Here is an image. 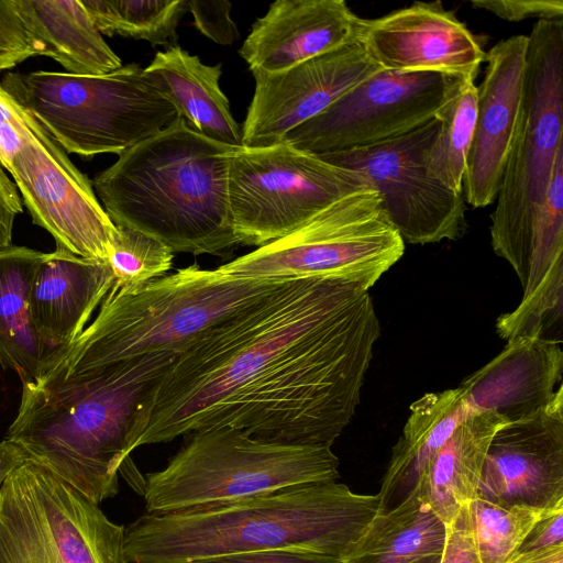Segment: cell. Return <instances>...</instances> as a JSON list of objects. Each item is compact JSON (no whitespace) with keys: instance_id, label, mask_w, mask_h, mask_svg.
I'll return each instance as SVG.
<instances>
[{"instance_id":"obj_1","label":"cell","mask_w":563,"mask_h":563,"mask_svg":"<svg viewBox=\"0 0 563 563\" xmlns=\"http://www.w3.org/2000/svg\"><path fill=\"white\" fill-rule=\"evenodd\" d=\"M379 333L367 289L285 279L175 358L141 404L128 453L221 427L331 448L360 404Z\"/></svg>"},{"instance_id":"obj_2","label":"cell","mask_w":563,"mask_h":563,"mask_svg":"<svg viewBox=\"0 0 563 563\" xmlns=\"http://www.w3.org/2000/svg\"><path fill=\"white\" fill-rule=\"evenodd\" d=\"M178 355L103 362L73 341L22 383L5 439L96 504L113 497L140 406Z\"/></svg>"},{"instance_id":"obj_3","label":"cell","mask_w":563,"mask_h":563,"mask_svg":"<svg viewBox=\"0 0 563 563\" xmlns=\"http://www.w3.org/2000/svg\"><path fill=\"white\" fill-rule=\"evenodd\" d=\"M380 497L336 482L228 506L135 519L124 530L129 563H187L241 552L299 548L343 559L380 511Z\"/></svg>"},{"instance_id":"obj_4","label":"cell","mask_w":563,"mask_h":563,"mask_svg":"<svg viewBox=\"0 0 563 563\" xmlns=\"http://www.w3.org/2000/svg\"><path fill=\"white\" fill-rule=\"evenodd\" d=\"M179 117L119 155L92 183L115 225L153 236L173 253L223 256L239 245L229 206L233 150Z\"/></svg>"},{"instance_id":"obj_5","label":"cell","mask_w":563,"mask_h":563,"mask_svg":"<svg viewBox=\"0 0 563 563\" xmlns=\"http://www.w3.org/2000/svg\"><path fill=\"white\" fill-rule=\"evenodd\" d=\"M188 435L165 468L147 474L145 514L219 508L339 478L330 446L267 442L229 427Z\"/></svg>"},{"instance_id":"obj_6","label":"cell","mask_w":563,"mask_h":563,"mask_svg":"<svg viewBox=\"0 0 563 563\" xmlns=\"http://www.w3.org/2000/svg\"><path fill=\"white\" fill-rule=\"evenodd\" d=\"M283 280L232 277L195 263L135 289L112 284L97 317L75 341L103 362L180 354Z\"/></svg>"},{"instance_id":"obj_7","label":"cell","mask_w":563,"mask_h":563,"mask_svg":"<svg viewBox=\"0 0 563 563\" xmlns=\"http://www.w3.org/2000/svg\"><path fill=\"white\" fill-rule=\"evenodd\" d=\"M4 90L66 153L118 156L173 124L178 112L137 64L96 76L7 73Z\"/></svg>"},{"instance_id":"obj_8","label":"cell","mask_w":563,"mask_h":563,"mask_svg":"<svg viewBox=\"0 0 563 563\" xmlns=\"http://www.w3.org/2000/svg\"><path fill=\"white\" fill-rule=\"evenodd\" d=\"M527 36L522 108L489 229L494 252L511 265L521 285L534 225L563 151V18L537 21Z\"/></svg>"},{"instance_id":"obj_9","label":"cell","mask_w":563,"mask_h":563,"mask_svg":"<svg viewBox=\"0 0 563 563\" xmlns=\"http://www.w3.org/2000/svg\"><path fill=\"white\" fill-rule=\"evenodd\" d=\"M379 194L360 189L333 202L289 234L217 271L240 278H329L369 290L404 255Z\"/></svg>"},{"instance_id":"obj_10","label":"cell","mask_w":563,"mask_h":563,"mask_svg":"<svg viewBox=\"0 0 563 563\" xmlns=\"http://www.w3.org/2000/svg\"><path fill=\"white\" fill-rule=\"evenodd\" d=\"M124 530L30 457L0 487V563H129Z\"/></svg>"},{"instance_id":"obj_11","label":"cell","mask_w":563,"mask_h":563,"mask_svg":"<svg viewBox=\"0 0 563 563\" xmlns=\"http://www.w3.org/2000/svg\"><path fill=\"white\" fill-rule=\"evenodd\" d=\"M367 187L357 172L286 141L236 146L229 167V206L238 243L260 247L278 240L339 199Z\"/></svg>"},{"instance_id":"obj_12","label":"cell","mask_w":563,"mask_h":563,"mask_svg":"<svg viewBox=\"0 0 563 563\" xmlns=\"http://www.w3.org/2000/svg\"><path fill=\"white\" fill-rule=\"evenodd\" d=\"M438 129L434 118L374 146L318 156L361 174L379 194L389 222L405 243L456 241L467 230L463 194L430 176L426 166Z\"/></svg>"},{"instance_id":"obj_13","label":"cell","mask_w":563,"mask_h":563,"mask_svg":"<svg viewBox=\"0 0 563 563\" xmlns=\"http://www.w3.org/2000/svg\"><path fill=\"white\" fill-rule=\"evenodd\" d=\"M454 79L437 73L380 69L294 129L284 141L314 155L384 143L434 119Z\"/></svg>"},{"instance_id":"obj_14","label":"cell","mask_w":563,"mask_h":563,"mask_svg":"<svg viewBox=\"0 0 563 563\" xmlns=\"http://www.w3.org/2000/svg\"><path fill=\"white\" fill-rule=\"evenodd\" d=\"M8 172L33 223L51 233L56 249L108 263L117 228L92 183L44 130L26 140Z\"/></svg>"},{"instance_id":"obj_15","label":"cell","mask_w":563,"mask_h":563,"mask_svg":"<svg viewBox=\"0 0 563 563\" xmlns=\"http://www.w3.org/2000/svg\"><path fill=\"white\" fill-rule=\"evenodd\" d=\"M382 68L357 40L277 73L254 71L255 89L242 125V145L283 142Z\"/></svg>"},{"instance_id":"obj_16","label":"cell","mask_w":563,"mask_h":563,"mask_svg":"<svg viewBox=\"0 0 563 563\" xmlns=\"http://www.w3.org/2000/svg\"><path fill=\"white\" fill-rule=\"evenodd\" d=\"M476 497L542 509L563 507L562 384L544 407L496 431Z\"/></svg>"},{"instance_id":"obj_17","label":"cell","mask_w":563,"mask_h":563,"mask_svg":"<svg viewBox=\"0 0 563 563\" xmlns=\"http://www.w3.org/2000/svg\"><path fill=\"white\" fill-rule=\"evenodd\" d=\"M360 41L384 70L476 79L486 52L478 36L441 1L413 2L363 19Z\"/></svg>"},{"instance_id":"obj_18","label":"cell","mask_w":563,"mask_h":563,"mask_svg":"<svg viewBox=\"0 0 563 563\" xmlns=\"http://www.w3.org/2000/svg\"><path fill=\"white\" fill-rule=\"evenodd\" d=\"M527 42V35H512L486 52L462 184L464 200L474 208L494 203L500 187L522 108Z\"/></svg>"},{"instance_id":"obj_19","label":"cell","mask_w":563,"mask_h":563,"mask_svg":"<svg viewBox=\"0 0 563 563\" xmlns=\"http://www.w3.org/2000/svg\"><path fill=\"white\" fill-rule=\"evenodd\" d=\"M362 23L343 0H277L239 54L251 73H277L360 40Z\"/></svg>"},{"instance_id":"obj_20","label":"cell","mask_w":563,"mask_h":563,"mask_svg":"<svg viewBox=\"0 0 563 563\" xmlns=\"http://www.w3.org/2000/svg\"><path fill=\"white\" fill-rule=\"evenodd\" d=\"M562 374L561 342L515 336L460 387L475 413L495 411L511 422L544 407L561 385Z\"/></svg>"},{"instance_id":"obj_21","label":"cell","mask_w":563,"mask_h":563,"mask_svg":"<svg viewBox=\"0 0 563 563\" xmlns=\"http://www.w3.org/2000/svg\"><path fill=\"white\" fill-rule=\"evenodd\" d=\"M113 282L109 263L62 249L46 253L30 295L31 320L40 339L54 351L70 344L85 330Z\"/></svg>"},{"instance_id":"obj_22","label":"cell","mask_w":563,"mask_h":563,"mask_svg":"<svg viewBox=\"0 0 563 563\" xmlns=\"http://www.w3.org/2000/svg\"><path fill=\"white\" fill-rule=\"evenodd\" d=\"M144 71L190 128L221 143L242 145V129L220 87L221 63L203 64L176 44L157 52Z\"/></svg>"},{"instance_id":"obj_23","label":"cell","mask_w":563,"mask_h":563,"mask_svg":"<svg viewBox=\"0 0 563 563\" xmlns=\"http://www.w3.org/2000/svg\"><path fill=\"white\" fill-rule=\"evenodd\" d=\"M507 421L495 411L473 413L433 454L416 485L431 510L448 526L473 501L490 441Z\"/></svg>"},{"instance_id":"obj_24","label":"cell","mask_w":563,"mask_h":563,"mask_svg":"<svg viewBox=\"0 0 563 563\" xmlns=\"http://www.w3.org/2000/svg\"><path fill=\"white\" fill-rule=\"evenodd\" d=\"M15 4L42 55L66 73L96 76L122 67L80 0H15Z\"/></svg>"},{"instance_id":"obj_25","label":"cell","mask_w":563,"mask_h":563,"mask_svg":"<svg viewBox=\"0 0 563 563\" xmlns=\"http://www.w3.org/2000/svg\"><path fill=\"white\" fill-rule=\"evenodd\" d=\"M473 413L460 386L428 393L410 406L409 418L393 448L378 493L382 510L389 508L394 498L399 501L413 488L433 454Z\"/></svg>"},{"instance_id":"obj_26","label":"cell","mask_w":563,"mask_h":563,"mask_svg":"<svg viewBox=\"0 0 563 563\" xmlns=\"http://www.w3.org/2000/svg\"><path fill=\"white\" fill-rule=\"evenodd\" d=\"M446 533V525L413 487L375 515L342 563H428L442 556Z\"/></svg>"},{"instance_id":"obj_27","label":"cell","mask_w":563,"mask_h":563,"mask_svg":"<svg viewBox=\"0 0 563 563\" xmlns=\"http://www.w3.org/2000/svg\"><path fill=\"white\" fill-rule=\"evenodd\" d=\"M45 255L12 244L0 250V365L22 383L36 377L55 352L37 335L30 312L33 279Z\"/></svg>"},{"instance_id":"obj_28","label":"cell","mask_w":563,"mask_h":563,"mask_svg":"<svg viewBox=\"0 0 563 563\" xmlns=\"http://www.w3.org/2000/svg\"><path fill=\"white\" fill-rule=\"evenodd\" d=\"M476 114L475 80L455 78L446 100L435 113L439 129L426 155L430 176L455 192H462Z\"/></svg>"},{"instance_id":"obj_29","label":"cell","mask_w":563,"mask_h":563,"mask_svg":"<svg viewBox=\"0 0 563 563\" xmlns=\"http://www.w3.org/2000/svg\"><path fill=\"white\" fill-rule=\"evenodd\" d=\"M101 34L176 45L186 0H80Z\"/></svg>"},{"instance_id":"obj_30","label":"cell","mask_w":563,"mask_h":563,"mask_svg":"<svg viewBox=\"0 0 563 563\" xmlns=\"http://www.w3.org/2000/svg\"><path fill=\"white\" fill-rule=\"evenodd\" d=\"M467 507L479 563H507L539 520L563 509H542L523 504L504 505L478 497Z\"/></svg>"},{"instance_id":"obj_31","label":"cell","mask_w":563,"mask_h":563,"mask_svg":"<svg viewBox=\"0 0 563 563\" xmlns=\"http://www.w3.org/2000/svg\"><path fill=\"white\" fill-rule=\"evenodd\" d=\"M115 228L108 260L115 286L135 289L172 268L174 253L163 242L129 227Z\"/></svg>"},{"instance_id":"obj_32","label":"cell","mask_w":563,"mask_h":563,"mask_svg":"<svg viewBox=\"0 0 563 563\" xmlns=\"http://www.w3.org/2000/svg\"><path fill=\"white\" fill-rule=\"evenodd\" d=\"M38 55L41 46L21 19L15 0H0V73Z\"/></svg>"},{"instance_id":"obj_33","label":"cell","mask_w":563,"mask_h":563,"mask_svg":"<svg viewBox=\"0 0 563 563\" xmlns=\"http://www.w3.org/2000/svg\"><path fill=\"white\" fill-rule=\"evenodd\" d=\"M42 126L4 90L0 82V164L9 170L26 140Z\"/></svg>"},{"instance_id":"obj_34","label":"cell","mask_w":563,"mask_h":563,"mask_svg":"<svg viewBox=\"0 0 563 563\" xmlns=\"http://www.w3.org/2000/svg\"><path fill=\"white\" fill-rule=\"evenodd\" d=\"M194 24L205 36L220 45H231L239 37V30L230 12L232 3L227 0H186Z\"/></svg>"},{"instance_id":"obj_35","label":"cell","mask_w":563,"mask_h":563,"mask_svg":"<svg viewBox=\"0 0 563 563\" xmlns=\"http://www.w3.org/2000/svg\"><path fill=\"white\" fill-rule=\"evenodd\" d=\"M470 4L474 9H483L509 22L531 18L538 21L563 18L562 0H472Z\"/></svg>"},{"instance_id":"obj_36","label":"cell","mask_w":563,"mask_h":563,"mask_svg":"<svg viewBox=\"0 0 563 563\" xmlns=\"http://www.w3.org/2000/svg\"><path fill=\"white\" fill-rule=\"evenodd\" d=\"M187 563H342V559L299 548H279L196 559Z\"/></svg>"},{"instance_id":"obj_37","label":"cell","mask_w":563,"mask_h":563,"mask_svg":"<svg viewBox=\"0 0 563 563\" xmlns=\"http://www.w3.org/2000/svg\"><path fill=\"white\" fill-rule=\"evenodd\" d=\"M446 543L440 563H479L474 545L467 505L446 526Z\"/></svg>"},{"instance_id":"obj_38","label":"cell","mask_w":563,"mask_h":563,"mask_svg":"<svg viewBox=\"0 0 563 563\" xmlns=\"http://www.w3.org/2000/svg\"><path fill=\"white\" fill-rule=\"evenodd\" d=\"M22 211L18 187L0 164V250L11 245L13 223Z\"/></svg>"},{"instance_id":"obj_39","label":"cell","mask_w":563,"mask_h":563,"mask_svg":"<svg viewBox=\"0 0 563 563\" xmlns=\"http://www.w3.org/2000/svg\"><path fill=\"white\" fill-rule=\"evenodd\" d=\"M563 544V509L539 520L517 552Z\"/></svg>"},{"instance_id":"obj_40","label":"cell","mask_w":563,"mask_h":563,"mask_svg":"<svg viewBox=\"0 0 563 563\" xmlns=\"http://www.w3.org/2000/svg\"><path fill=\"white\" fill-rule=\"evenodd\" d=\"M27 459V453L18 443L8 439L0 442V487L8 476Z\"/></svg>"},{"instance_id":"obj_41","label":"cell","mask_w":563,"mask_h":563,"mask_svg":"<svg viewBox=\"0 0 563 563\" xmlns=\"http://www.w3.org/2000/svg\"><path fill=\"white\" fill-rule=\"evenodd\" d=\"M507 563H563V544L516 552Z\"/></svg>"},{"instance_id":"obj_42","label":"cell","mask_w":563,"mask_h":563,"mask_svg":"<svg viewBox=\"0 0 563 563\" xmlns=\"http://www.w3.org/2000/svg\"><path fill=\"white\" fill-rule=\"evenodd\" d=\"M440 561H441V558H438V559H434V560H432V561H430L428 563H440Z\"/></svg>"}]
</instances>
